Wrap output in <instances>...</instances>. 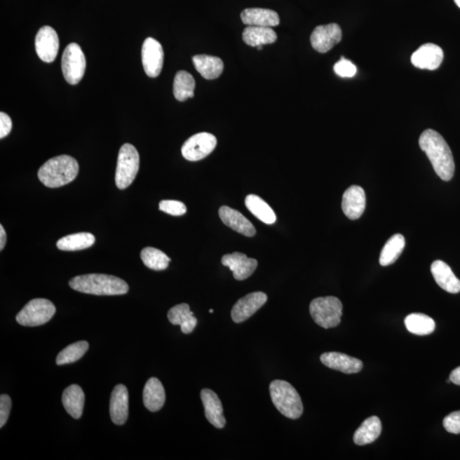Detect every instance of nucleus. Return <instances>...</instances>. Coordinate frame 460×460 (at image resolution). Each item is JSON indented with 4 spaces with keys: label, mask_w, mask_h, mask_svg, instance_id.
<instances>
[{
    "label": "nucleus",
    "mask_w": 460,
    "mask_h": 460,
    "mask_svg": "<svg viewBox=\"0 0 460 460\" xmlns=\"http://www.w3.org/2000/svg\"><path fill=\"white\" fill-rule=\"evenodd\" d=\"M419 142L438 176L443 181H450L454 175L455 164L445 140L435 130L428 129L421 134Z\"/></svg>",
    "instance_id": "1"
},
{
    "label": "nucleus",
    "mask_w": 460,
    "mask_h": 460,
    "mask_svg": "<svg viewBox=\"0 0 460 460\" xmlns=\"http://www.w3.org/2000/svg\"><path fill=\"white\" fill-rule=\"evenodd\" d=\"M69 285L75 291L98 296L124 295L129 291V285L124 280L103 273L74 277Z\"/></svg>",
    "instance_id": "2"
},
{
    "label": "nucleus",
    "mask_w": 460,
    "mask_h": 460,
    "mask_svg": "<svg viewBox=\"0 0 460 460\" xmlns=\"http://www.w3.org/2000/svg\"><path fill=\"white\" fill-rule=\"evenodd\" d=\"M79 163L69 156H60L50 158L39 170L38 177L46 187L55 189L69 184L76 178Z\"/></svg>",
    "instance_id": "3"
},
{
    "label": "nucleus",
    "mask_w": 460,
    "mask_h": 460,
    "mask_svg": "<svg viewBox=\"0 0 460 460\" xmlns=\"http://www.w3.org/2000/svg\"><path fill=\"white\" fill-rule=\"evenodd\" d=\"M273 405L285 417L297 419L303 414L302 399L296 388L284 380H273L269 386Z\"/></svg>",
    "instance_id": "4"
},
{
    "label": "nucleus",
    "mask_w": 460,
    "mask_h": 460,
    "mask_svg": "<svg viewBox=\"0 0 460 460\" xmlns=\"http://www.w3.org/2000/svg\"><path fill=\"white\" fill-rule=\"evenodd\" d=\"M309 312L320 327L325 329L335 327L341 323L343 304L336 297H317L309 305Z\"/></svg>",
    "instance_id": "5"
},
{
    "label": "nucleus",
    "mask_w": 460,
    "mask_h": 460,
    "mask_svg": "<svg viewBox=\"0 0 460 460\" xmlns=\"http://www.w3.org/2000/svg\"><path fill=\"white\" fill-rule=\"evenodd\" d=\"M140 157L137 150L130 144L121 147L119 152L115 184L117 188L125 189L133 184L140 170Z\"/></svg>",
    "instance_id": "6"
},
{
    "label": "nucleus",
    "mask_w": 460,
    "mask_h": 460,
    "mask_svg": "<svg viewBox=\"0 0 460 460\" xmlns=\"http://www.w3.org/2000/svg\"><path fill=\"white\" fill-rule=\"evenodd\" d=\"M55 313L53 302L46 299L29 301L17 316V321L25 327H38L50 320Z\"/></svg>",
    "instance_id": "7"
},
{
    "label": "nucleus",
    "mask_w": 460,
    "mask_h": 460,
    "mask_svg": "<svg viewBox=\"0 0 460 460\" xmlns=\"http://www.w3.org/2000/svg\"><path fill=\"white\" fill-rule=\"evenodd\" d=\"M86 60L81 46L71 43L66 47L62 58L63 76L70 85H77L84 76Z\"/></svg>",
    "instance_id": "8"
},
{
    "label": "nucleus",
    "mask_w": 460,
    "mask_h": 460,
    "mask_svg": "<svg viewBox=\"0 0 460 460\" xmlns=\"http://www.w3.org/2000/svg\"><path fill=\"white\" fill-rule=\"evenodd\" d=\"M217 144L214 135L201 133L189 137L182 147V154L189 161H198L208 156Z\"/></svg>",
    "instance_id": "9"
},
{
    "label": "nucleus",
    "mask_w": 460,
    "mask_h": 460,
    "mask_svg": "<svg viewBox=\"0 0 460 460\" xmlns=\"http://www.w3.org/2000/svg\"><path fill=\"white\" fill-rule=\"evenodd\" d=\"M142 66L147 75L156 78L161 73L164 63V50L161 43L153 38H147L142 48Z\"/></svg>",
    "instance_id": "10"
},
{
    "label": "nucleus",
    "mask_w": 460,
    "mask_h": 460,
    "mask_svg": "<svg viewBox=\"0 0 460 460\" xmlns=\"http://www.w3.org/2000/svg\"><path fill=\"white\" fill-rule=\"evenodd\" d=\"M342 41V30L336 23L316 27L311 36L313 48L320 53H327Z\"/></svg>",
    "instance_id": "11"
},
{
    "label": "nucleus",
    "mask_w": 460,
    "mask_h": 460,
    "mask_svg": "<svg viewBox=\"0 0 460 460\" xmlns=\"http://www.w3.org/2000/svg\"><path fill=\"white\" fill-rule=\"evenodd\" d=\"M35 49L43 62L55 61L59 50V38L53 27L45 26L39 29L35 38Z\"/></svg>",
    "instance_id": "12"
},
{
    "label": "nucleus",
    "mask_w": 460,
    "mask_h": 460,
    "mask_svg": "<svg viewBox=\"0 0 460 460\" xmlns=\"http://www.w3.org/2000/svg\"><path fill=\"white\" fill-rule=\"evenodd\" d=\"M268 297L262 292L249 293L234 305L231 317L236 323H244L267 302Z\"/></svg>",
    "instance_id": "13"
},
{
    "label": "nucleus",
    "mask_w": 460,
    "mask_h": 460,
    "mask_svg": "<svg viewBox=\"0 0 460 460\" xmlns=\"http://www.w3.org/2000/svg\"><path fill=\"white\" fill-rule=\"evenodd\" d=\"M444 54L441 47L428 43L419 47L412 55V65L420 69L435 70L441 66Z\"/></svg>",
    "instance_id": "14"
},
{
    "label": "nucleus",
    "mask_w": 460,
    "mask_h": 460,
    "mask_svg": "<svg viewBox=\"0 0 460 460\" xmlns=\"http://www.w3.org/2000/svg\"><path fill=\"white\" fill-rule=\"evenodd\" d=\"M222 264L224 266L229 268L233 272L234 278L237 280L248 279L257 267L256 259H249L247 255L241 252H234L232 255L223 256Z\"/></svg>",
    "instance_id": "15"
},
{
    "label": "nucleus",
    "mask_w": 460,
    "mask_h": 460,
    "mask_svg": "<svg viewBox=\"0 0 460 460\" xmlns=\"http://www.w3.org/2000/svg\"><path fill=\"white\" fill-rule=\"evenodd\" d=\"M366 208V194L360 186L353 185L345 190L342 200L343 212L351 220L358 219Z\"/></svg>",
    "instance_id": "16"
},
{
    "label": "nucleus",
    "mask_w": 460,
    "mask_h": 460,
    "mask_svg": "<svg viewBox=\"0 0 460 460\" xmlns=\"http://www.w3.org/2000/svg\"><path fill=\"white\" fill-rule=\"evenodd\" d=\"M320 362L331 370L347 374H358L363 367L362 360L339 352L324 353L320 356Z\"/></svg>",
    "instance_id": "17"
},
{
    "label": "nucleus",
    "mask_w": 460,
    "mask_h": 460,
    "mask_svg": "<svg viewBox=\"0 0 460 460\" xmlns=\"http://www.w3.org/2000/svg\"><path fill=\"white\" fill-rule=\"evenodd\" d=\"M110 417L113 423L122 426L129 415V395L124 384L115 386L110 398Z\"/></svg>",
    "instance_id": "18"
},
{
    "label": "nucleus",
    "mask_w": 460,
    "mask_h": 460,
    "mask_svg": "<svg viewBox=\"0 0 460 460\" xmlns=\"http://www.w3.org/2000/svg\"><path fill=\"white\" fill-rule=\"evenodd\" d=\"M201 398L205 408V417L209 423L217 429H223L226 420L219 398L212 390L204 388L201 392Z\"/></svg>",
    "instance_id": "19"
},
{
    "label": "nucleus",
    "mask_w": 460,
    "mask_h": 460,
    "mask_svg": "<svg viewBox=\"0 0 460 460\" xmlns=\"http://www.w3.org/2000/svg\"><path fill=\"white\" fill-rule=\"evenodd\" d=\"M219 217L223 223L230 229L241 234V235L252 237L255 236L256 229L247 217H244L240 212L229 206H222L219 209Z\"/></svg>",
    "instance_id": "20"
},
{
    "label": "nucleus",
    "mask_w": 460,
    "mask_h": 460,
    "mask_svg": "<svg viewBox=\"0 0 460 460\" xmlns=\"http://www.w3.org/2000/svg\"><path fill=\"white\" fill-rule=\"evenodd\" d=\"M431 271L435 283L444 291L449 293L460 292V280L455 276L453 271L442 260H436L431 264Z\"/></svg>",
    "instance_id": "21"
},
{
    "label": "nucleus",
    "mask_w": 460,
    "mask_h": 460,
    "mask_svg": "<svg viewBox=\"0 0 460 460\" xmlns=\"http://www.w3.org/2000/svg\"><path fill=\"white\" fill-rule=\"evenodd\" d=\"M241 21L248 26L276 27L280 23L279 15L272 10L248 8L241 14Z\"/></svg>",
    "instance_id": "22"
},
{
    "label": "nucleus",
    "mask_w": 460,
    "mask_h": 460,
    "mask_svg": "<svg viewBox=\"0 0 460 460\" xmlns=\"http://www.w3.org/2000/svg\"><path fill=\"white\" fill-rule=\"evenodd\" d=\"M144 404L150 412H158L163 407L165 402V392L163 384L156 378H151L147 381L144 394Z\"/></svg>",
    "instance_id": "23"
},
{
    "label": "nucleus",
    "mask_w": 460,
    "mask_h": 460,
    "mask_svg": "<svg viewBox=\"0 0 460 460\" xmlns=\"http://www.w3.org/2000/svg\"><path fill=\"white\" fill-rule=\"evenodd\" d=\"M86 395L81 386L72 384L62 394V404L67 414L75 419L81 418L84 411Z\"/></svg>",
    "instance_id": "24"
},
{
    "label": "nucleus",
    "mask_w": 460,
    "mask_h": 460,
    "mask_svg": "<svg viewBox=\"0 0 460 460\" xmlns=\"http://www.w3.org/2000/svg\"><path fill=\"white\" fill-rule=\"evenodd\" d=\"M168 317L170 323L181 327L184 334L191 333L197 325V319L187 304H177L170 309Z\"/></svg>",
    "instance_id": "25"
},
{
    "label": "nucleus",
    "mask_w": 460,
    "mask_h": 460,
    "mask_svg": "<svg viewBox=\"0 0 460 460\" xmlns=\"http://www.w3.org/2000/svg\"><path fill=\"white\" fill-rule=\"evenodd\" d=\"M194 67L205 79H215L224 71V62L219 58L208 55H197L193 58Z\"/></svg>",
    "instance_id": "26"
},
{
    "label": "nucleus",
    "mask_w": 460,
    "mask_h": 460,
    "mask_svg": "<svg viewBox=\"0 0 460 460\" xmlns=\"http://www.w3.org/2000/svg\"><path fill=\"white\" fill-rule=\"evenodd\" d=\"M382 424L376 416L367 419L355 432L354 442L356 445L364 446L376 441L381 435Z\"/></svg>",
    "instance_id": "27"
},
{
    "label": "nucleus",
    "mask_w": 460,
    "mask_h": 460,
    "mask_svg": "<svg viewBox=\"0 0 460 460\" xmlns=\"http://www.w3.org/2000/svg\"><path fill=\"white\" fill-rule=\"evenodd\" d=\"M243 41L252 47L269 45L277 41V34L271 27L248 26L243 34Z\"/></svg>",
    "instance_id": "28"
},
{
    "label": "nucleus",
    "mask_w": 460,
    "mask_h": 460,
    "mask_svg": "<svg viewBox=\"0 0 460 460\" xmlns=\"http://www.w3.org/2000/svg\"><path fill=\"white\" fill-rule=\"evenodd\" d=\"M245 204L250 212H252L257 219L263 222V223L266 224L276 223V215L275 212L259 196H255V194H249L245 198Z\"/></svg>",
    "instance_id": "29"
},
{
    "label": "nucleus",
    "mask_w": 460,
    "mask_h": 460,
    "mask_svg": "<svg viewBox=\"0 0 460 460\" xmlns=\"http://www.w3.org/2000/svg\"><path fill=\"white\" fill-rule=\"evenodd\" d=\"M95 241H96V239H95L93 234L86 232L76 233L61 238L58 241L57 247L62 251H81V250L93 247Z\"/></svg>",
    "instance_id": "30"
},
{
    "label": "nucleus",
    "mask_w": 460,
    "mask_h": 460,
    "mask_svg": "<svg viewBox=\"0 0 460 460\" xmlns=\"http://www.w3.org/2000/svg\"><path fill=\"white\" fill-rule=\"evenodd\" d=\"M196 81L191 74L186 71H180L176 74L173 83V93L177 101L184 102L194 97Z\"/></svg>",
    "instance_id": "31"
},
{
    "label": "nucleus",
    "mask_w": 460,
    "mask_h": 460,
    "mask_svg": "<svg viewBox=\"0 0 460 460\" xmlns=\"http://www.w3.org/2000/svg\"><path fill=\"white\" fill-rule=\"evenodd\" d=\"M405 244V239L400 234L392 236L384 245L381 253H380L379 264L382 266H388V265L394 264L402 255Z\"/></svg>",
    "instance_id": "32"
},
{
    "label": "nucleus",
    "mask_w": 460,
    "mask_h": 460,
    "mask_svg": "<svg viewBox=\"0 0 460 460\" xmlns=\"http://www.w3.org/2000/svg\"><path fill=\"white\" fill-rule=\"evenodd\" d=\"M408 331L416 335H429L435 331V323L431 317L419 313L407 316L404 320Z\"/></svg>",
    "instance_id": "33"
},
{
    "label": "nucleus",
    "mask_w": 460,
    "mask_h": 460,
    "mask_svg": "<svg viewBox=\"0 0 460 460\" xmlns=\"http://www.w3.org/2000/svg\"><path fill=\"white\" fill-rule=\"evenodd\" d=\"M141 259L146 267L153 271H165L169 266L170 257L161 250L154 248H146L141 252Z\"/></svg>",
    "instance_id": "34"
},
{
    "label": "nucleus",
    "mask_w": 460,
    "mask_h": 460,
    "mask_svg": "<svg viewBox=\"0 0 460 460\" xmlns=\"http://www.w3.org/2000/svg\"><path fill=\"white\" fill-rule=\"evenodd\" d=\"M89 349V344L86 341H79L63 349L57 358L58 366L77 362L83 358Z\"/></svg>",
    "instance_id": "35"
},
{
    "label": "nucleus",
    "mask_w": 460,
    "mask_h": 460,
    "mask_svg": "<svg viewBox=\"0 0 460 460\" xmlns=\"http://www.w3.org/2000/svg\"><path fill=\"white\" fill-rule=\"evenodd\" d=\"M160 210L172 216H182L187 212V208L181 201L165 200L160 202Z\"/></svg>",
    "instance_id": "36"
},
{
    "label": "nucleus",
    "mask_w": 460,
    "mask_h": 460,
    "mask_svg": "<svg viewBox=\"0 0 460 460\" xmlns=\"http://www.w3.org/2000/svg\"><path fill=\"white\" fill-rule=\"evenodd\" d=\"M337 75L342 78H352L356 74V67L354 63L347 60L344 57L341 58L338 62L333 67Z\"/></svg>",
    "instance_id": "37"
},
{
    "label": "nucleus",
    "mask_w": 460,
    "mask_h": 460,
    "mask_svg": "<svg viewBox=\"0 0 460 460\" xmlns=\"http://www.w3.org/2000/svg\"><path fill=\"white\" fill-rule=\"evenodd\" d=\"M443 426L452 434H460V411L452 412L443 420Z\"/></svg>",
    "instance_id": "38"
},
{
    "label": "nucleus",
    "mask_w": 460,
    "mask_h": 460,
    "mask_svg": "<svg viewBox=\"0 0 460 460\" xmlns=\"http://www.w3.org/2000/svg\"><path fill=\"white\" fill-rule=\"evenodd\" d=\"M11 408V399L9 395L0 396V427H4L9 419Z\"/></svg>",
    "instance_id": "39"
},
{
    "label": "nucleus",
    "mask_w": 460,
    "mask_h": 460,
    "mask_svg": "<svg viewBox=\"0 0 460 460\" xmlns=\"http://www.w3.org/2000/svg\"><path fill=\"white\" fill-rule=\"evenodd\" d=\"M13 129V121L9 115L6 113H0V138L8 136Z\"/></svg>",
    "instance_id": "40"
},
{
    "label": "nucleus",
    "mask_w": 460,
    "mask_h": 460,
    "mask_svg": "<svg viewBox=\"0 0 460 460\" xmlns=\"http://www.w3.org/2000/svg\"><path fill=\"white\" fill-rule=\"evenodd\" d=\"M449 379L451 382H453L457 386H460V367L455 368V370L451 372Z\"/></svg>",
    "instance_id": "41"
},
{
    "label": "nucleus",
    "mask_w": 460,
    "mask_h": 460,
    "mask_svg": "<svg viewBox=\"0 0 460 460\" xmlns=\"http://www.w3.org/2000/svg\"><path fill=\"white\" fill-rule=\"evenodd\" d=\"M7 241V236L5 229H4L3 225H0V250L4 249L6 247Z\"/></svg>",
    "instance_id": "42"
},
{
    "label": "nucleus",
    "mask_w": 460,
    "mask_h": 460,
    "mask_svg": "<svg viewBox=\"0 0 460 460\" xmlns=\"http://www.w3.org/2000/svg\"><path fill=\"white\" fill-rule=\"evenodd\" d=\"M454 2L460 8V0H454Z\"/></svg>",
    "instance_id": "43"
},
{
    "label": "nucleus",
    "mask_w": 460,
    "mask_h": 460,
    "mask_svg": "<svg viewBox=\"0 0 460 460\" xmlns=\"http://www.w3.org/2000/svg\"><path fill=\"white\" fill-rule=\"evenodd\" d=\"M257 50H262V48H263V46H257Z\"/></svg>",
    "instance_id": "44"
},
{
    "label": "nucleus",
    "mask_w": 460,
    "mask_h": 460,
    "mask_svg": "<svg viewBox=\"0 0 460 460\" xmlns=\"http://www.w3.org/2000/svg\"><path fill=\"white\" fill-rule=\"evenodd\" d=\"M210 313H213V309H210Z\"/></svg>",
    "instance_id": "45"
}]
</instances>
